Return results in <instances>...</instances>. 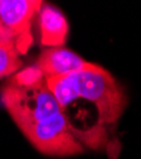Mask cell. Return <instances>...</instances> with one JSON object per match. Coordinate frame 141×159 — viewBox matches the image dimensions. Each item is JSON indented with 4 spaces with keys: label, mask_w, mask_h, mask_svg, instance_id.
I'll list each match as a JSON object with an SVG mask.
<instances>
[{
    "label": "cell",
    "mask_w": 141,
    "mask_h": 159,
    "mask_svg": "<svg viewBox=\"0 0 141 159\" xmlns=\"http://www.w3.org/2000/svg\"><path fill=\"white\" fill-rule=\"evenodd\" d=\"M78 98L90 102L97 110L98 125L114 126L123 113L127 98L117 80L100 65L86 62L71 74Z\"/></svg>",
    "instance_id": "cell-1"
},
{
    "label": "cell",
    "mask_w": 141,
    "mask_h": 159,
    "mask_svg": "<svg viewBox=\"0 0 141 159\" xmlns=\"http://www.w3.org/2000/svg\"><path fill=\"white\" fill-rule=\"evenodd\" d=\"M2 101L19 130L62 112L46 82L32 88L8 84L2 90Z\"/></svg>",
    "instance_id": "cell-2"
},
{
    "label": "cell",
    "mask_w": 141,
    "mask_h": 159,
    "mask_svg": "<svg viewBox=\"0 0 141 159\" xmlns=\"http://www.w3.org/2000/svg\"><path fill=\"white\" fill-rule=\"evenodd\" d=\"M33 147L46 155L71 157L83 153L76 132L64 112L20 130Z\"/></svg>",
    "instance_id": "cell-3"
},
{
    "label": "cell",
    "mask_w": 141,
    "mask_h": 159,
    "mask_svg": "<svg viewBox=\"0 0 141 159\" xmlns=\"http://www.w3.org/2000/svg\"><path fill=\"white\" fill-rule=\"evenodd\" d=\"M42 7L40 0H0V19L14 36L19 54H25L32 45V20Z\"/></svg>",
    "instance_id": "cell-4"
},
{
    "label": "cell",
    "mask_w": 141,
    "mask_h": 159,
    "mask_svg": "<svg viewBox=\"0 0 141 159\" xmlns=\"http://www.w3.org/2000/svg\"><path fill=\"white\" fill-rule=\"evenodd\" d=\"M86 61L74 51L65 47H48L45 50L37 61L45 78L69 75L84 68Z\"/></svg>",
    "instance_id": "cell-5"
},
{
    "label": "cell",
    "mask_w": 141,
    "mask_h": 159,
    "mask_svg": "<svg viewBox=\"0 0 141 159\" xmlns=\"http://www.w3.org/2000/svg\"><path fill=\"white\" fill-rule=\"evenodd\" d=\"M41 43L48 47H62L69 34V23L65 16L54 5L46 4L40 10Z\"/></svg>",
    "instance_id": "cell-6"
},
{
    "label": "cell",
    "mask_w": 141,
    "mask_h": 159,
    "mask_svg": "<svg viewBox=\"0 0 141 159\" xmlns=\"http://www.w3.org/2000/svg\"><path fill=\"white\" fill-rule=\"evenodd\" d=\"M45 82H46V85L50 89V92L56 98V101L62 111L65 110L68 106L74 103L76 99H79L71 74L54 76V78H45Z\"/></svg>",
    "instance_id": "cell-7"
},
{
    "label": "cell",
    "mask_w": 141,
    "mask_h": 159,
    "mask_svg": "<svg viewBox=\"0 0 141 159\" xmlns=\"http://www.w3.org/2000/svg\"><path fill=\"white\" fill-rule=\"evenodd\" d=\"M22 66L19 51L13 41L0 39V78H5L18 71Z\"/></svg>",
    "instance_id": "cell-8"
},
{
    "label": "cell",
    "mask_w": 141,
    "mask_h": 159,
    "mask_svg": "<svg viewBox=\"0 0 141 159\" xmlns=\"http://www.w3.org/2000/svg\"><path fill=\"white\" fill-rule=\"evenodd\" d=\"M43 82H45V75L41 71V69L37 65H32L17 73L13 76L9 84L18 88H32L42 84Z\"/></svg>",
    "instance_id": "cell-9"
},
{
    "label": "cell",
    "mask_w": 141,
    "mask_h": 159,
    "mask_svg": "<svg viewBox=\"0 0 141 159\" xmlns=\"http://www.w3.org/2000/svg\"><path fill=\"white\" fill-rule=\"evenodd\" d=\"M0 39H2V41H13V42H15L14 36H13V34L4 27L2 19H0ZM15 46H17V45H15Z\"/></svg>",
    "instance_id": "cell-10"
}]
</instances>
